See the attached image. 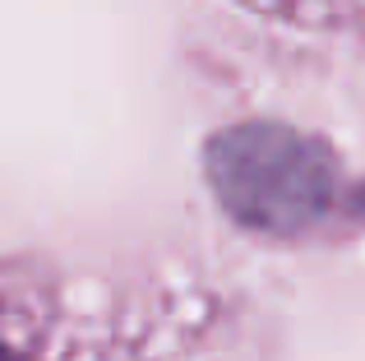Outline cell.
<instances>
[{"mask_svg":"<svg viewBox=\"0 0 365 361\" xmlns=\"http://www.w3.org/2000/svg\"><path fill=\"white\" fill-rule=\"evenodd\" d=\"M204 172L217 204L241 227L296 236L329 218L342 172L329 144L277 121H245L208 139Z\"/></svg>","mask_w":365,"mask_h":361,"instance_id":"cell-1","label":"cell"},{"mask_svg":"<svg viewBox=\"0 0 365 361\" xmlns=\"http://www.w3.org/2000/svg\"><path fill=\"white\" fill-rule=\"evenodd\" d=\"M0 361H5V357H0Z\"/></svg>","mask_w":365,"mask_h":361,"instance_id":"cell-2","label":"cell"}]
</instances>
